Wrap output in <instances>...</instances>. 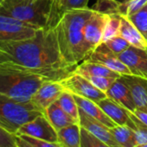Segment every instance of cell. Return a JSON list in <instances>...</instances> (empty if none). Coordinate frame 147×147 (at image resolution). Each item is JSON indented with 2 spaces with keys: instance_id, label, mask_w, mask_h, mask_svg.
I'll list each match as a JSON object with an SVG mask.
<instances>
[{
  "instance_id": "5bb4252c",
  "label": "cell",
  "mask_w": 147,
  "mask_h": 147,
  "mask_svg": "<svg viewBox=\"0 0 147 147\" xmlns=\"http://www.w3.org/2000/svg\"><path fill=\"white\" fill-rule=\"evenodd\" d=\"M106 94L108 98L113 100L128 111L133 113L137 109L131 91L121 76L113 82Z\"/></svg>"
},
{
  "instance_id": "4316f807",
  "label": "cell",
  "mask_w": 147,
  "mask_h": 147,
  "mask_svg": "<svg viewBox=\"0 0 147 147\" xmlns=\"http://www.w3.org/2000/svg\"><path fill=\"white\" fill-rule=\"evenodd\" d=\"M129 115L132 120L131 128L134 131L137 144L147 143V125L139 120L133 113L129 111Z\"/></svg>"
},
{
  "instance_id": "f35d334b",
  "label": "cell",
  "mask_w": 147,
  "mask_h": 147,
  "mask_svg": "<svg viewBox=\"0 0 147 147\" xmlns=\"http://www.w3.org/2000/svg\"><path fill=\"white\" fill-rule=\"evenodd\" d=\"M134 147H147V143H144V144H137L136 146Z\"/></svg>"
},
{
  "instance_id": "d6986e66",
  "label": "cell",
  "mask_w": 147,
  "mask_h": 147,
  "mask_svg": "<svg viewBox=\"0 0 147 147\" xmlns=\"http://www.w3.org/2000/svg\"><path fill=\"white\" fill-rule=\"evenodd\" d=\"M75 100L79 107L82 111H84L87 114L91 116L92 118L99 120L100 122L103 123L109 128H113L115 125H117L105 113L104 111L100 107V106L97 104V102L93 101L89 99L74 94Z\"/></svg>"
},
{
  "instance_id": "74e56055",
  "label": "cell",
  "mask_w": 147,
  "mask_h": 147,
  "mask_svg": "<svg viewBox=\"0 0 147 147\" xmlns=\"http://www.w3.org/2000/svg\"><path fill=\"white\" fill-rule=\"evenodd\" d=\"M11 61V58L5 53H4L1 49H0V64L3 62H5V61Z\"/></svg>"
},
{
  "instance_id": "d6a6232c",
  "label": "cell",
  "mask_w": 147,
  "mask_h": 147,
  "mask_svg": "<svg viewBox=\"0 0 147 147\" xmlns=\"http://www.w3.org/2000/svg\"><path fill=\"white\" fill-rule=\"evenodd\" d=\"M0 147H17L16 135L0 126Z\"/></svg>"
},
{
  "instance_id": "44dd1931",
  "label": "cell",
  "mask_w": 147,
  "mask_h": 147,
  "mask_svg": "<svg viewBox=\"0 0 147 147\" xmlns=\"http://www.w3.org/2000/svg\"><path fill=\"white\" fill-rule=\"evenodd\" d=\"M58 143L61 147H81V125L75 123L57 131Z\"/></svg>"
},
{
  "instance_id": "ab89813d",
  "label": "cell",
  "mask_w": 147,
  "mask_h": 147,
  "mask_svg": "<svg viewBox=\"0 0 147 147\" xmlns=\"http://www.w3.org/2000/svg\"><path fill=\"white\" fill-rule=\"evenodd\" d=\"M114 1H116V2H118L119 4H124V3H125V2H127L128 0H114Z\"/></svg>"
},
{
  "instance_id": "d4e9b609",
  "label": "cell",
  "mask_w": 147,
  "mask_h": 147,
  "mask_svg": "<svg viewBox=\"0 0 147 147\" xmlns=\"http://www.w3.org/2000/svg\"><path fill=\"white\" fill-rule=\"evenodd\" d=\"M120 15H108V19L104 29L102 42L119 36Z\"/></svg>"
},
{
  "instance_id": "9c48e42d",
  "label": "cell",
  "mask_w": 147,
  "mask_h": 147,
  "mask_svg": "<svg viewBox=\"0 0 147 147\" xmlns=\"http://www.w3.org/2000/svg\"><path fill=\"white\" fill-rule=\"evenodd\" d=\"M86 60L102 64L109 69L119 74L120 76H132L126 65L124 64L119 56L112 52L104 42L99 45Z\"/></svg>"
},
{
  "instance_id": "836d02e7",
  "label": "cell",
  "mask_w": 147,
  "mask_h": 147,
  "mask_svg": "<svg viewBox=\"0 0 147 147\" xmlns=\"http://www.w3.org/2000/svg\"><path fill=\"white\" fill-rule=\"evenodd\" d=\"M21 137L24 140H26L27 142H29L30 144H33L36 147H61V145L58 142H50L47 140L36 138L27 136V135H21Z\"/></svg>"
},
{
  "instance_id": "e0dca14e",
  "label": "cell",
  "mask_w": 147,
  "mask_h": 147,
  "mask_svg": "<svg viewBox=\"0 0 147 147\" xmlns=\"http://www.w3.org/2000/svg\"><path fill=\"white\" fill-rule=\"evenodd\" d=\"M119 36L125 39L131 46L142 49H147V40L126 17L121 15Z\"/></svg>"
},
{
  "instance_id": "ba28073f",
  "label": "cell",
  "mask_w": 147,
  "mask_h": 147,
  "mask_svg": "<svg viewBox=\"0 0 147 147\" xmlns=\"http://www.w3.org/2000/svg\"><path fill=\"white\" fill-rule=\"evenodd\" d=\"M16 135H27L42 140L58 142L57 131L54 128L44 113L22 125L18 129Z\"/></svg>"
},
{
  "instance_id": "52a82bcc",
  "label": "cell",
  "mask_w": 147,
  "mask_h": 147,
  "mask_svg": "<svg viewBox=\"0 0 147 147\" xmlns=\"http://www.w3.org/2000/svg\"><path fill=\"white\" fill-rule=\"evenodd\" d=\"M66 90L93 101L98 102L107 97V94L94 87L86 77L73 72L63 80L60 81Z\"/></svg>"
},
{
  "instance_id": "603a6c76",
  "label": "cell",
  "mask_w": 147,
  "mask_h": 147,
  "mask_svg": "<svg viewBox=\"0 0 147 147\" xmlns=\"http://www.w3.org/2000/svg\"><path fill=\"white\" fill-rule=\"evenodd\" d=\"M57 103L60 105V107L71 117H73L77 122L79 120V107L75 100L74 94L67 91L65 90L59 99L56 100Z\"/></svg>"
},
{
  "instance_id": "1f68e13d",
  "label": "cell",
  "mask_w": 147,
  "mask_h": 147,
  "mask_svg": "<svg viewBox=\"0 0 147 147\" xmlns=\"http://www.w3.org/2000/svg\"><path fill=\"white\" fill-rule=\"evenodd\" d=\"M86 77L94 87L99 88L103 92H107L113 82L117 80L111 77H94V76H84Z\"/></svg>"
},
{
  "instance_id": "d590c367",
  "label": "cell",
  "mask_w": 147,
  "mask_h": 147,
  "mask_svg": "<svg viewBox=\"0 0 147 147\" xmlns=\"http://www.w3.org/2000/svg\"><path fill=\"white\" fill-rule=\"evenodd\" d=\"M16 144H17V147H36L18 135H16Z\"/></svg>"
},
{
  "instance_id": "5b68a950",
  "label": "cell",
  "mask_w": 147,
  "mask_h": 147,
  "mask_svg": "<svg viewBox=\"0 0 147 147\" xmlns=\"http://www.w3.org/2000/svg\"><path fill=\"white\" fill-rule=\"evenodd\" d=\"M42 113L32 101L18 102L0 94V126L11 133L16 134L22 125Z\"/></svg>"
},
{
  "instance_id": "4dcf8cb0",
  "label": "cell",
  "mask_w": 147,
  "mask_h": 147,
  "mask_svg": "<svg viewBox=\"0 0 147 147\" xmlns=\"http://www.w3.org/2000/svg\"><path fill=\"white\" fill-rule=\"evenodd\" d=\"M89 0H61L60 5V12L61 16L69 10L72 9H81V8H88Z\"/></svg>"
},
{
  "instance_id": "8992f818",
  "label": "cell",
  "mask_w": 147,
  "mask_h": 147,
  "mask_svg": "<svg viewBox=\"0 0 147 147\" xmlns=\"http://www.w3.org/2000/svg\"><path fill=\"white\" fill-rule=\"evenodd\" d=\"M37 29L0 12V42H20L33 37Z\"/></svg>"
},
{
  "instance_id": "f1b7e54d",
  "label": "cell",
  "mask_w": 147,
  "mask_h": 147,
  "mask_svg": "<svg viewBox=\"0 0 147 147\" xmlns=\"http://www.w3.org/2000/svg\"><path fill=\"white\" fill-rule=\"evenodd\" d=\"M147 5V0H128L119 5V15L128 17Z\"/></svg>"
},
{
  "instance_id": "ac0fdd59",
  "label": "cell",
  "mask_w": 147,
  "mask_h": 147,
  "mask_svg": "<svg viewBox=\"0 0 147 147\" xmlns=\"http://www.w3.org/2000/svg\"><path fill=\"white\" fill-rule=\"evenodd\" d=\"M76 74L82 76H94V77H111L118 79L121 76L119 74L109 69L106 66L93 62L88 60H84L80 64L77 65L75 71Z\"/></svg>"
},
{
  "instance_id": "e575fe53",
  "label": "cell",
  "mask_w": 147,
  "mask_h": 147,
  "mask_svg": "<svg viewBox=\"0 0 147 147\" xmlns=\"http://www.w3.org/2000/svg\"><path fill=\"white\" fill-rule=\"evenodd\" d=\"M52 4L53 8V28L55 27L57 23L61 18V12H60V5H61V0H49Z\"/></svg>"
},
{
  "instance_id": "b9f144b4",
  "label": "cell",
  "mask_w": 147,
  "mask_h": 147,
  "mask_svg": "<svg viewBox=\"0 0 147 147\" xmlns=\"http://www.w3.org/2000/svg\"><path fill=\"white\" fill-rule=\"evenodd\" d=\"M15 1H18V0H15Z\"/></svg>"
},
{
  "instance_id": "277c9868",
  "label": "cell",
  "mask_w": 147,
  "mask_h": 147,
  "mask_svg": "<svg viewBox=\"0 0 147 147\" xmlns=\"http://www.w3.org/2000/svg\"><path fill=\"white\" fill-rule=\"evenodd\" d=\"M0 12L27 23L37 30L53 28V8L49 0H3Z\"/></svg>"
},
{
  "instance_id": "cb8c5ba5",
  "label": "cell",
  "mask_w": 147,
  "mask_h": 147,
  "mask_svg": "<svg viewBox=\"0 0 147 147\" xmlns=\"http://www.w3.org/2000/svg\"><path fill=\"white\" fill-rule=\"evenodd\" d=\"M147 40V5L137 12L126 17Z\"/></svg>"
},
{
  "instance_id": "30bf717a",
  "label": "cell",
  "mask_w": 147,
  "mask_h": 147,
  "mask_svg": "<svg viewBox=\"0 0 147 147\" xmlns=\"http://www.w3.org/2000/svg\"><path fill=\"white\" fill-rule=\"evenodd\" d=\"M118 56L132 76L147 79V49L130 46Z\"/></svg>"
},
{
  "instance_id": "8fae6325",
  "label": "cell",
  "mask_w": 147,
  "mask_h": 147,
  "mask_svg": "<svg viewBox=\"0 0 147 147\" xmlns=\"http://www.w3.org/2000/svg\"><path fill=\"white\" fill-rule=\"evenodd\" d=\"M65 88L58 81H47L39 88L31 99L32 103L42 113L52 103L55 102L61 94L65 91Z\"/></svg>"
},
{
  "instance_id": "4fadbf2b",
  "label": "cell",
  "mask_w": 147,
  "mask_h": 147,
  "mask_svg": "<svg viewBox=\"0 0 147 147\" xmlns=\"http://www.w3.org/2000/svg\"><path fill=\"white\" fill-rule=\"evenodd\" d=\"M78 123L82 127L85 128L87 131L91 132L93 135H94L111 147H121L114 139L108 126L100 122L99 120L92 118L81 108H79Z\"/></svg>"
},
{
  "instance_id": "60d3db41",
  "label": "cell",
  "mask_w": 147,
  "mask_h": 147,
  "mask_svg": "<svg viewBox=\"0 0 147 147\" xmlns=\"http://www.w3.org/2000/svg\"><path fill=\"white\" fill-rule=\"evenodd\" d=\"M3 1V0H0V2H2Z\"/></svg>"
},
{
  "instance_id": "7a4b0ae2",
  "label": "cell",
  "mask_w": 147,
  "mask_h": 147,
  "mask_svg": "<svg viewBox=\"0 0 147 147\" xmlns=\"http://www.w3.org/2000/svg\"><path fill=\"white\" fill-rule=\"evenodd\" d=\"M94 13V10L89 7L67 11L54 28L61 54L70 66L77 67L92 54L85 40L84 28Z\"/></svg>"
},
{
  "instance_id": "ffe728a7",
  "label": "cell",
  "mask_w": 147,
  "mask_h": 147,
  "mask_svg": "<svg viewBox=\"0 0 147 147\" xmlns=\"http://www.w3.org/2000/svg\"><path fill=\"white\" fill-rule=\"evenodd\" d=\"M43 113L56 131H59L60 129L70 125L72 124L78 123L75 119L67 114L60 107L57 101L49 106L45 109Z\"/></svg>"
},
{
  "instance_id": "9a60e30c",
  "label": "cell",
  "mask_w": 147,
  "mask_h": 147,
  "mask_svg": "<svg viewBox=\"0 0 147 147\" xmlns=\"http://www.w3.org/2000/svg\"><path fill=\"white\" fill-rule=\"evenodd\" d=\"M97 104L116 125L131 126L132 120L129 115V111L113 100L107 97L98 101Z\"/></svg>"
},
{
  "instance_id": "3957f363",
  "label": "cell",
  "mask_w": 147,
  "mask_h": 147,
  "mask_svg": "<svg viewBox=\"0 0 147 147\" xmlns=\"http://www.w3.org/2000/svg\"><path fill=\"white\" fill-rule=\"evenodd\" d=\"M47 81L13 61L0 64V94L18 102L31 101L34 94Z\"/></svg>"
},
{
  "instance_id": "6da1fadb",
  "label": "cell",
  "mask_w": 147,
  "mask_h": 147,
  "mask_svg": "<svg viewBox=\"0 0 147 147\" xmlns=\"http://www.w3.org/2000/svg\"><path fill=\"white\" fill-rule=\"evenodd\" d=\"M0 49L11 61L49 81H61L75 71L63 59L55 29H40L27 40L0 42Z\"/></svg>"
},
{
  "instance_id": "7402d4cb",
  "label": "cell",
  "mask_w": 147,
  "mask_h": 147,
  "mask_svg": "<svg viewBox=\"0 0 147 147\" xmlns=\"http://www.w3.org/2000/svg\"><path fill=\"white\" fill-rule=\"evenodd\" d=\"M110 131L121 147H134L137 145L136 136L134 131L127 125H115L110 128Z\"/></svg>"
},
{
  "instance_id": "484cf974",
  "label": "cell",
  "mask_w": 147,
  "mask_h": 147,
  "mask_svg": "<svg viewBox=\"0 0 147 147\" xmlns=\"http://www.w3.org/2000/svg\"><path fill=\"white\" fill-rule=\"evenodd\" d=\"M119 5L114 0H97L93 10L107 15H119Z\"/></svg>"
},
{
  "instance_id": "f546056e",
  "label": "cell",
  "mask_w": 147,
  "mask_h": 147,
  "mask_svg": "<svg viewBox=\"0 0 147 147\" xmlns=\"http://www.w3.org/2000/svg\"><path fill=\"white\" fill-rule=\"evenodd\" d=\"M104 43L116 55H120L121 53H123L125 49H127L131 46L129 44V42L125 39L121 37L120 36H118L112 39H109L107 42H105Z\"/></svg>"
},
{
  "instance_id": "8d00e7d4",
  "label": "cell",
  "mask_w": 147,
  "mask_h": 147,
  "mask_svg": "<svg viewBox=\"0 0 147 147\" xmlns=\"http://www.w3.org/2000/svg\"><path fill=\"white\" fill-rule=\"evenodd\" d=\"M133 113L135 114V116L139 119L141 120L144 124H145L147 125V113L145 112H143L141 110H138V109H136Z\"/></svg>"
},
{
  "instance_id": "2e32d148",
  "label": "cell",
  "mask_w": 147,
  "mask_h": 147,
  "mask_svg": "<svg viewBox=\"0 0 147 147\" xmlns=\"http://www.w3.org/2000/svg\"><path fill=\"white\" fill-rule=\"evenodd\" d=\"M121 77L131 91L137 109L147 113V79L135 76H121Z\"/></svg>"
},
{
  "instance_id": "7c38bea8",
  "label": "cell",
  "mask_w": 147,
  "mask_h": 147,
  "mask_svg": "<svg viewBox=\"0 0 147 147\" xmlns=\"http://www.w3.org/2000/svg\"><path fill=\"white\" fill-rule=\"evenodd\" d=\"M108 19V15L94 11V13L87 22L84 28L85 40L93 51L102 43L104 29Z\"/></svg>"
},
{
  "instance_id": "83f0119b",
  "label": "cell",
  "mask_w": 147,
  "mask_h": 147,
  "mask_svg": "<svg viewBox=\"0 0 147 147\" xmlns=\"http://www.w3.org/2000/svg\"><path fill=\"white\" fill-rule=\"evenodd\" d=\"M81 138L82 145L81 147H111L91 132L87 131L85 128L81 126Z\"/></svg>"
}]
</instances>
